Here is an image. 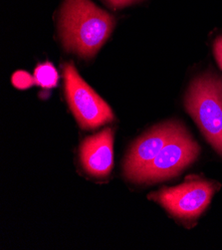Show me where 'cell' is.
Returning <instances> with one entry per match:
<instances>
[{"mask_svg": "<svg viewBox=\"0 0 222 250\" xmlns=\"http://www.w3.org/2000/svg\"><path fill=\"white\" fill-rule=\"evenodd\" d=\"M58 72L51 63L38 65L34 71L35 83L44 89H51L58 83Z\"/></svg>", "mask_w": 222, "mask_h": 250, "instance_id": "obj_8", "label": "cell"}, {"mask_svg": "<svg viewBox=\"0 0 222 250\" xmlns=\"http://www.w3.org/2000/svg\"><path fill=\"white\" fill-rule=\"evenodd\" d=\"M185 108L209 144L222 156V79L205 74L186 94Z\"/></svg>", "mask_w": 222, "mask_h": 250, "instance_id": "obj_2", "label": "cell"}, {"mask_svg": "<svg viewBox=\"0 0 222 250\" xmlns=\"http://www.w3.org/2000/svg\"><path fill=\"white\" fill-rule=\"evenodd\" d=\"M214 191L212 183L193 181L176 188H163L149 195V198L161 205L172 215L191 219L200 216L207 208Z\"/></svg>", "mask_w": 222, "mask_h": 250, "instance_id": "obj_5", "label": "cell"}, {"mask_svg": "<svg viewBox=\"0 0 222 250\" xmlns=\"http://www.w3.org/2000/svg\"><path fill=\"white\" fill-rule=\"evenodd\" d=\"M63 75L70 109L81 128L97 129L114 120L111 108L80 77L72 62L64 64Z\"/></svg>", "mask_w": 222, "mask_h": 250, "instance_id": "obj_3", "label": "cell"}, {"mask_svg": "<svg viewBox=\"0 0 222 250\" xmlns=\"http://www.w3.org/2000/svg\"><path fill=\"white\" fill-rule=\"evenodd\" d=\"M214 54L219 67L222 69V36L218 37L214 42Z\"/></svg>", "mask_w": 222, "mask_h": 250, "instance_id": "obj_10", "label": "cell"}, {"mask_svg": "<svg viewBox=\"0 0 222 250\" xmlns=\"http://www.w3.org/2000/svg\"><path fill=\"white\" fill-rule=\"evenodd\" d=\"M114 25L113 16L90 0H65L60 32L68 51L83 58L93 57L110 37Z\"/></svg>", "mask_w": 222, "mask_h": 250, "instance_id": "obj_1", "label": "cell"}, {"mask_svg": "<svg viewBox=\"0 0 222 250\" xmlns=\"http://www.w3.org/2000/svg\"><path fill=\"white\" fill-rule=\"evenodd\" d=\"M183 130L184 128L179 122H167L139 139L134 144L125 161L124 171L127 179L132 181L139 171L156 159L171 139Z\"/></svg>", "mask_w": 222, "mask_h": 250, "instance_id": "obj_6", "label": "cell"}, {"mask_svg": "<svg viewBox=\"0 0 222 250\" xmlns=\"http://www.w3.org/2000/svg\"><path fill=\"white\" fill-rule=\"evenodd\" d=\"M114 134L110 128L84 140L80 147L85 170L96 178L107 177L113 168Z\"/></svg>", "mask_w": 222, "mask_h": 250, "instance_id": "obj_7", "label": "cell"}, {"mask_svg": "<svg viewBox=\"0 0 222 250\" xmlns=\"http://www.w3.org/2000/svg\"><path fill=\"white\" fill-rule=\"evenodd\" d=\"M35 82L34 77H32L31 75L25 71H17L16 73L13 74L12 76V84L17 88V89H28L31 87Z\"/></svg>", "mask_w": 222, "mask_h": 250, "instance_id": "obj_9", "label": "cell"}, {"mask_svg": "<svg viewBox=\"0 0 222 250\" xmlns=\"http://www.w3.org/2000/svg\"><path fill=\"white\" fill-rule=\"evenodd\" d=\"M107 1L114 7V8H121L128 6L130 4L136 3L140 0H107Z\"/></svg>", "mask_w": 222, "mask_h": 250, "instance_id": "obj_11", "label": "cell"}, {"mask_svg": "<svg viewBox=\"0 0 222 250\" xmlns=\"http://www.w3.org/2000/svg\"><path fill=\"white\" fill-rule=\"evenodd\" d=\"M200 154V146L185 129L171 139L156 159L133 178L136 183H156L177 176Z\"/></svg>", "mask_w": 222, "mask_h": 250, "instance_id": "obj_4", "label": "cell"}]
</instances>
